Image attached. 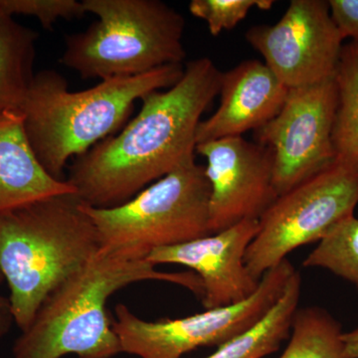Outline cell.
Listing matches in <instances>:
<instances>
[{"label":"cell","instance_id":"7a4b0ae2","mask_svg":"<svg viewBox=\"0 0 358 358\" xmlns=\"http://www.w3.org/2000/svg\"><path fill=\"white\" fill-rule=\"evenodd\" d=\"M147 260L98 254L61 282L43 301L13 348V358H113L122 353L107 301L134 282L162 281L189 289L200 301L204 289L192 271L169 273Z\"/></svg>","mask_w":358,"mask_h":358},{"label":"cell","instance_id":"7402d4cb","mask_svg":"<svg viewBox=\"0 0 358 358\" xmlns=\"http://www.w3.org/2000/svg\"><path fill=\"white\" fill-rule=\"evenodd\" d=\"M331 20L341 38L358 42V0H329Z\"/></svg>","mask_w":358,"mask_h":358},{"label":"cell","instance_id":"4fadbf2b","mask_svg":"<svg viewBox=\"0 0 358 358\" xmlns=\"http://www.w3.org/2000/svg\"><path fill=\"white\" fill-rule=\"evenodd\" d=\"M288 93L289 89L259 60H245L222 73L220 103L213 115L200 122L197 145L262 128L279 114Z\"/></svg>","mask_w":358,"mask_h":358},{"label":"cell","instance_id":"3957f363","mask_svg":"<svg viewBox=\"0 0 358 358\" xmlns=\"http://www.w3.org/2000/svg\"><path fill=\"white\" fill-rule=\"evenodd\" d=\"M183 73L182 64L166 65L72 92L57 71H40L20 109L26 136L40 164L53 178L65 180L63 173L71 157L76 159L114 136L133 113L136 101L171 88Z\"/></svg>","mask_w":358,"mask_h":358},{"label":"cell","instance_id":"d6986e66","mask_svg":"<svg viewBox=\"0 0 358 358\" xmlns=\"http://www.w3.org/2000/svg\"><path fill=\"white\" fill-rule=\"evenodd\" d=\"M303 267L324 268L358 287V217L353 214L336 224L308 254Z\"/></svg>","mask_w":358,"mask_h":358},{"label":"cell","instance_id":"6da1fadb","mask_svg":"<svg viewBox=\"0 0 358 358\" xmlns=\"http://www.w3.org/2000/svg\"><path fill=\"white\" fill-rule=\"evenodd\" d=\"M221 78L210 58L186 63L178 83L141 99L140 112L119 134L74 159L65 180L84 204L110 208L194 159L197 129Z\"/></svg>","mask_w":358,"mask_h":358},{"label":"cell","instance_id":"7c38bea8","mask_svg":"<svg viewBox=\"0 0 358 358\" xmlns=\"http://www.w3.org/2000/svg\"><path fill=\"white\" fill-rule=\"evenodd\" d=\"M259 231V220H244L220 232L152 251V265L173 264L188 268L203 285L205 310L228 307L255 293L260 281L252 277L245 256Z\"/></svg>","mask_w":358,"mask_h":358},{"label":"cell","instance_id":"ffe728a7","mask_svg":"<svg viewBox=\"0 0 358 358\" xmlns=\"http://www.w3.org/2000/svg\"><path fill=\"white\" fill-rule=\"evenodd\" d=\"M274 3L273 0H192L188 9L207 23L211 35L218 36L225 30L234 29L254 7L268 10Z\"/></svg>","mask_w":358,"mask_h":358},{"label":"cell","instance_id":"9a60e30c","mask_svg":"<svg viewBox=\"0 0 358 358\" xmlns=\"http://www.w3.org/2000/svg\"><path fill=\"white\" fill-rule=\"evenodd\" d=\"M301 294V278L296 271L289 280L284 293L263 319L203 358H265L277 352L289 338Z\"/></svg>","mask_w":358,"mask_h":358},{"label":"cell","instance_id":"30bf717a","mask_svg":"<svg viewBox=\"0 0 358 358\" xmlns=\"http://www.w3.org/2000/svg\"><path fill=\"white\" fill-rule=\"evenodd\" d=\"M245 37L288 89L334 78L343 47L324 0H292L275 24L253 26Z\"/></svg>","mask_w":358,"mask_h":358},{"label":"cell","instance_id":"5bb4252c","mask_svg":"<svg viewBox=\"0 0 358 358\" xmlns=\"http://www.w3.org/2000/svg\"><path fill=\"white\" fill-rule=\"evenodd\" d=\"M65 193L76 192L40 164L26 136L21 110L0 113V214Z\"/></svg>","mask_w":358,"mask_h":358},{"label":"cell","instance_id":"44dd1931","mask_svg":"<svg viewBox=\"0 0 358 358\" xmlns=\"http://www.w3.org/2000/svg\"><path fill=\"white\" fill-rule=\"evenodd\" d=\"M0 11L13 17L33 16L46 30H51L59 20H76L86 14L83 2L77 0H0Z\"/></svg>","mask_w":358,"mask_h":358},{"label":"cell","instance_id":"cb8c5ba5","mask_svg":"<svg viewBox=\"0 0 358 358\" xmlns=\"http://www.w3.org/2000/svg\"><path fill=\"white\" fill-rule=\"evenodd\" d=\"M343 341L348 355L350 357L358 358V327L348 333H343Z\"/></svg>","mask_w":358,"mask_h":358},{"label":"cell","instance_id":"603a6c76","mask_svg":"<svg viewBox=\"0 0 358 358\" xmlns=\"http://www.w3.org/2000/svg\"><path fill=\"white\" fill-rule=\"evenodd\" d=\"M3 281V274L0 268V287ZM13 324H14V320L9 299L6 298L0 291V338H3L9 333Z\"/></svg>","mask_w":358,"mask_h":358},{"label":"cell","instance_id":"ac0fdd59","mask_svg":"<svg viewBox=\"0 0 358 358\" xmlns=\"http://www.w3.org/2000/svg\"><path fill=\"white\" fill-rule=\"evenodd\" d=\"M341 324L320 308L294 313L286 350L279 358H352L345 352Z\"/></svg>","mask_w":358,"mask_h":358},{"label":"cell","instance_id":"8fae6325","mask_svg":"<svg viewBox=\"0 0 358 358\" xmlns=\"http://www.w3.org/2000/svg\"><path fill=\"white\" fill-rule=\"evenodd\" d=\"M195 152L206 159L210 234L259 220L279 197L272 152L260 143L232 136L199 143Z\"/></svg>","mask_w":358,"mask_h":358},{"label":"cell","instance_id":"8992f818","mask_svg":"<svg viewBox=\"0 0 358 358\" xmlns=\"http://www.w3.org/2000/svg\"><path fill=\"white\" fill-rule=\"evenodd\" d=\"M209 197L205 166L194 159L126 203L110 208L83 203V208L95 225L101 252L128 260H145L155 250L210 234Z\"/></svg>","mask_w":358,"mask_h":358},{"label":"cell","instance_id":"277c9868","mask_svg":"<svg viewBox=\"0 0 358 358\" xmlns=\"http://www.w3.org/2000/svg\"><path fill=\"white\" fill-rule=\"evenodd\" d=\"M99 251L95 225L77 193L0 214V268L18 329L24 331L47 296Z\"/></svg>","mask_w":358,"mask_h":358},{"label":"cell","instance_id":"e0dca14e","mask_svg":"<svg viewBox=\"0 0 358 358\" xmlns=\"http://www.w3.org/2000/svg\"><path fill=\"white\" fill-rule=\"evenodd\" d=\"M338 106L333 145L336 160L358 173V42L343 45L336 75Z\"/></svg>","mask_w":358,"mask_h":358},{"label":"cell","instance_id":"9c48e42d","mask_svg":"<svg viewBox=\"0 0 358 358\" xmlns=\"http://www.w3.org/2000/svg\"><path fill=\"white\" fill-rule=\"evenodd\" d=\"M336 106L334 77L289 89L279 114L257 129L256 143L272 152L274 185L279 196L334 164Z\"/></svg>","mask_w":358,"mask_h":358},{"label":"cell","instance_id":"52a82bcc","mask_svg":"<svg viewBox=\"0 0 358 358\" xmlns=\"http://www.w3.org/2000/svg\"><path fill=\"white\" fill-rule=\"evenodd\" d=\"M358 173L334 164L280 195L259 219V231L249 245L245 264L261 281L301 246L319 242L336 224L355 214Z\"/></svg>","mask_w":358,"mask_h":358},{"label":"cell","instance_id":"ba28073f","mask_svg":"<svg viewBox=\"0 0 358 358\" xmlns=\"http://www.w3.org/2000/svg\"><path fill=\"white\" fill-rule=\"evenodd\" d=\"M296 272L287 259L264 274L255 293L246 300L181 319L148 322L119 303L112 322L122 353L140 358H181L197 348H218L263 319Z\"/></svg>","mask_w":358,"mask_h":358},{"label":"cell","instance_id":"5b68a950","mask_svg":"<svg viewBox=\"0 0 358 358\" xmlns=\"http://www.w3.org/2000/svg\"><path fill=\"white\" fill-rule=\"evenodd\" d=\"M96 20L67 35L60 63L82 79L107 80L182 64L185 17L160 0H83Z\"/></svg>","mask_w":358,"mask_h":358},{"label":"cell","instance_id":"2e32d148","mask_svg":"<svg viewBox=\"0 0 358 358\" xmlns=\"http://www.w3.org/2000/svg\"><path fill=\"white\" fill-rule=\"evenodd\" d=\"M38 33L0 11V113L20 110L35 74Z\"/></svg>","mask_w":358,"mask_h":358}]
</instances>
